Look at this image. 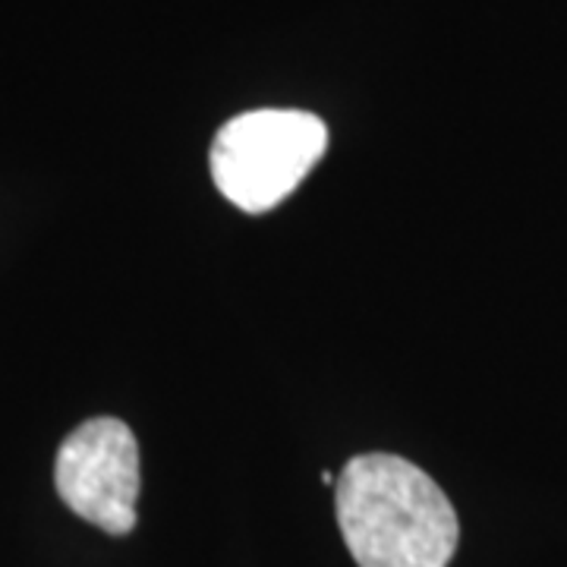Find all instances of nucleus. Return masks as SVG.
<instances>
[{"mask_svg":"<svg viewBox=\"0 0 567 567\" xmlns=\"http://www.w3.org/2000/svg\"><path fill=\"white\" fill-rule=\"evenodd\" d=\"M347 551L360 567H447L461 524L439 483L398 454L350 457L334 483Z\"/></svg>","mask_w":567,"mask_h":567,"instance_id":"1","label":"nucleus"},{"mask_svg":"<svg viewBox=\"0 0 567 567\" xmlns=\"http://www.w3.org/2000/svg\"><path fill=\"white\" fill-rule=\"evenodd\" d=\"M328 148V126L309 111L265 107L227 121L212 142V181L240 212H271L306 181Z\"/></svg>","mask_w":567,"mask_h":567,"instance_id":"2","label":"nucleus"},{"mask_svg":"<svg viewBox=\"0 0 567 567\" xmlns=\"http://www.w3.org/2000/svg\"><path fill=\"white\" fill-rule=\"evenodd\" d=\"M63 505L111 536L136 527L140 445L130 425L114 416L89 420L66 435L54 464Z\"/></svg>","mask_w":567,"mask_h":567,"instance_id":"3","label":"nucleus"},{"mask_svg":"<svg viewBox=\"0 0 567 567\" xmlns=\"http://www.w3.org/2000/svg\"><path fill=\"white\" fill-rule=\"evenodd\" d=\"M322 483H324V486H334V483H338V476H334V473H328V470H324V473H322Z\"/></svg>","mask_w":567,"mask_h":567,"instance_id":"4","label":"nucleus"}]
</instances>
